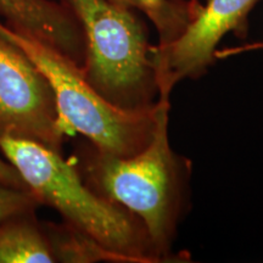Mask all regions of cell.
<instances>
[{"mask_svg":"<svg viewBox=\"0 0 263 263\" xmlns=\"http://www.w3.org/2000/svg\"><path fill=\"white\" fill-rule=\"evenodd\" d=\"M257 0H209L176 41L151 45L159 98H168L177 83L197 80L216 61L217 45L227 33H248V17Z\"/></svg>","mask_w":263,"mask_h":263,"instance_id":"8992f818","label":"cell"},{"mask_svg":"<svg viewBox=\"0 0 263 263\" xmlns=\"http://www.w3.org/2000/svg\"><path fill=\"white\" fill-rule=\"evenodd\" d=\"M68 127L48 78L15 43L0 34V136H12L62 153Z\"/></svg>","mask_w":263,"mask_h":263,"instance_id":"5b68a950","label":"cell"},{"mask_svg":"<svg viewBox=\"0 0 263 263\" xmlns=\"http://www.w3.org/2000/svg\"><path fill=\"white\" fill-rule=\"evenodd\" d=\"M0 183L17 189H28L27 184L22 179L21 174L5 157L0 156Z\"/></svg>","mask_w":263,"mask_h":263,"instance_id":"7c38bea8","label":"cell"},{"mask_svg":"<svg viewBox=\"0 0 263 263\" xmlns=\"http://www.w3.org/2000/svg\"><path fill=\"white\" fill-rule=\"evenodd\" d=\"M42 206L38 197L27 189H17L0 183V222L20 212L35 211Z\"/></svg>","mask_w":263,"mask_h":263,"instance_id":"8fae6325","label":"cell"},{"mask_svg":"<svg viewBox=\"0 0 263 263\" xmlns=\"http://www.w3.org/2000/svg\"><path fill=\"white\" fill-rule=\"evenodd\" d=\"M254 49H263V43L244 45V47H239V48H230V49H223V50H217L215 54V58L216 60L217 59H224V58L230 57V55H236V54H240V52L254 50Z\"/></svg>","mask_w":263,"mask_h":263,"instance_id":"4fadbf2b","label":"cell"},{"mask_svg":"<svg viewBox=\"0 0 263 263\" xmlns=\"http://www.w3.org/2000/svg\"><path fill=\"white\" fill-rule=\"evenodd\" d=\"M84 35V80L110 104L126 111H145L159 100L146 27L136 10L108 0H60Z\"/></svg>","mask_w":263,"mask_h":263,"instance_id":"3957f363","label":"cell"},{"mask_svg":"<svg viewBox=\"0 0 263 263\" xmlns=\"http://www.w3.org/2000/svg\"><path fill=\"white\" fill-rule=\"evenodd\" d=\"M0 34L15 43L48 78L61 120L93 145L118 156L143 151L154 139L163 100L145 111H126L98 94L81 66L38 39L10 28L0 20Z\"/></svg>","mask_w":263,"mask_h":263,"instance_id":"277c9868","label":"cell"},{"mask_svg":"<svg viewBox=\"0 0 263 263\" xmlns=\"http://www.w3.org/2000/svg\"><path fill=\"white\" fill-rule=\"evenodd\" d=\"M49 246L55 262L61 263H123L122 258L93 236L76 228L70 223H43Z\"/></svg>","mask_w":263,"mask_h":263,"instance_id":"9c48e42d","label":"cell"},{"mask_svg":"<svg viewBox=\"0 0 263 263\" xmlns=\"http://www.w3.org/2000/svg\"><path fill=\"white\" fill-rule=\"evenodd\" d=\"M168 112L166 99L154 139L136 155H115L87 140L76 146L72 163L88 188L140 219L161 262L171 258L185 185L183 163L170 144Z\"/></svg>","mask_w":263,"mask_h":263,"instance_id":"6da1fadb","label":"cell"},{"mask_svg":"<svg viewBox=\"0 0 263 263\" xmlns=\"http://www.w3.org/2000/svg\"><path fill=\"white\" fill-rule=\"evenodd\" d=\"M0 153L42 205L57 210L65 222L93 236L123 263L161 262L140 219L88 188L61 153L12 136H0Z\"/></svg>","mask_w":263,"mask_h":263,"instance_id":"7a4b0ae2","label":"cell"},{"mask_svg":"<svg viewBox=\"0 0 263 263\" xmlns=\"http://www.w3.org/2000/svg\"><path fill=\"white\" fill-rule=\"evenodd\" d=\"M0 20L10 28L26 33L83 65L85 43L77 18L61 2L0 0Z\"/></svg>","mask_w":263,"mask_h":263,"instance_id":"52a82bcc","label":"cell"},{"mask_svg":"<svg viewBox=\"0 0 263 263\" xmlns=\"http://www.w3.org/2000/svg\"><path fill=\"white\" fill-rule=\"evenodd\" d=\"M122 8L138 10L153 22L159 44L167 45L185 31L202 8L199 0H108Z\"/></svg>","mask_w":263,"mask_h":263,"instance_id":"30bf717a","label":"cell"},{"mask_svg":"<svg viewBox=\"0 0 263 263\" xmlns=\"http://www.w3.org/2000/svg\"><path fill=\"white\" fill-rule=\"evenodd\" d=\"M0 263H55L35 211L16 213L0 222Z\"/></svg>","mask_w":263,"mask_h":263,"instance_id":"ba28073f","label":"cell"}]
</instances>
